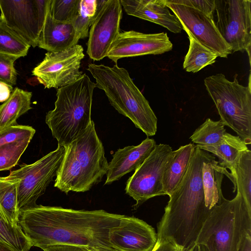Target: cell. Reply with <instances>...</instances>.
Listing matches in <instances>:
<instances>
[{"instance_id": "cell-1", "label": "cell", "mask_w": 251, "mask_h": 251, "mask_svg": "<svg viewBox=\"0 0 251 251\" xmlns=\"http://www.w3.org/2000/svg\"><path fill=\"white\" fill-rule=\"evenodd\" d=\"M125 215L103 210H84L37 205L19 213L18 225L32 246L68 244L112 247L109 231Z\"/></svg>"}, {"instance_id": "cell-2", "label": "cell", "mask_w": 251, "mask_h": 251, "mask_svg": "<svg viewBox=\"0 0 251 251\" xmlns=\"http://www.w3.org/2000/svg\"><path fill=\"white\" fill-rule=\"evenodd\" d=\"M210 153L196 146L181 182L170 195L157 225V241H170L184 251H194L195 242L210 210L205 206L201 169Z\"/></svg>"}, {"instance_id": "cell-3", "label": "cell", "mask_w": 251, "mask_h": 251, "mask_svg": "<svg viewBox=\"0 0 251 251\" xmlns=\"http://www.w3.org/2000/svg\"><path fill=\"white\" fill-rule=\"evenodd\" d=\"M54 186L67 194L84 192L100 182L108 163L92 121L79 136L65 146Z\"/></svg>"}, {"instance_id": "cell-4", "label": "cell", "mask_w": 251, "mask_h": 251, "mask_svg": "<svg viewBox=\"0 0 251 251\" xmlns=\"http://www.w3.org/2000/svg\"><path fill=\"white\" fill-rule=\"evenodd\" d=\"M251 237V207L237 191L212 207L195 242L194 251H242Z\"/></svg>"}, {"instance_id": "cell-5", "label": "cell", "mask_w": 251, "mask_h": 251, "mask_svg": "<svg viewBox=\"0 0 251 251\" xmlns=\"http://www.w3.org/2000/svg\"><path fill=\"white\" fill-rule=\"evenodd\" d=\"M88 70L96 80V87L104 91L120 114L128 118L148 137L156 134L157 118L126 69L117 64L110 67L91 63Z\"/></svg>"}, {"instance_id": "cell-6", "label": "cell", "mask_w": 251, "mask_h": 251, "mask_svg": "<svg viewBox=\"0 0 251 251\" xmlns=\"http://www.w3.org/2000/svg\"><path fill=\"white\" fill-rule=\"evenodd\" d=\"M96 85L86 74L74 82L57 89L54 108L45 121L58 145H68L89 126L93 94Z\"/></svg>"}, {"instance_id": "cell-7", "label": "cell", "mask_w": 251, "mask_h": 251, "mask_svg": "<svg viewBox=\"0 0 251 251\" xmlns=\"http://www.w3.org/2000/svg\"><path fill=\"white\" fill-rule=\"evenodd\" d=\"M204 84L226 126L233 129L247 145L251 143V90L239 83L236 76L232 81L224 75L206 77Z\"/></svg>"}, {"instance_id": "cell-8", "label": "cell", "mask_w": 251, "mask_h": 251, "mask_svg": "<svg viewBox=\"0 0 251 251\" xmlns=\"http://www.w3.org/2000/svg\"><path fill=\"white\" fill-rule=\"evenodd\" d=\"M65 148H57L36 162L23 164L12 171L5 178L18 180L17 207L20 212L35 207L37 199L44 194L47 188L56 176L63 160Z\"/></svg>"}, {"instance_id": "cell-9", "label": "cell", "mask_w": 251, "mask_h": 251, "mask_svg": "<svg viewBox=\"0 0 251 251\" xmlns=\"http://www.w3.org/2000/svg\"><path fill=\"white\" fill-rule=\"evenodd\" d=\"M213 19L232 52L246 51L250 62L251 0H215Z\"/></svg>"}, {"instance_id": "cell-10", "label": "cell", "mask_w": 251, "mask_h": 251, "mask_svg": "<svg viewBox=\"0 0 251 251\" xmlns=\"http://www.w3.org/2000/svg\"><path fill=\"white\" fill-rule=\"evenodd\" d=\"M50 0H0V18L33 48L38 46Z\"/></svg>"}, {"instance_id": "cell-11", "label": "cell", "mask_w": 251, "mask_h": 251, "mask_svg": "<svg viewBox=\"0 0 251 251\" xmlns=\"http://www.w3.org/2000/svg\"><path fill=\"white\" fill-rule=\"evenodd\" d=\"M172 151L169 145L156 144L149 156L127 180L126 193L136 201L135 209L150 199L165 195L162 177Z\"/></svg>"}, {"instance_id": "cell-12", "label": "cell", "mask_w": 251, "mask_h": 251, "mask_svg": "<svg viewBox=\"0 0 251 251\" xmlns=\"http://www.w3.org/2000/svg\"><path fill=\"white\" fill-rule=\"evenodd\" d=\"M84 57L83 48L76 45L61 52H48L32 72L45 88H59L70 84L82 75L80 71Z\"/></svg>"}, {"instance_id": "cell-13", "label": "cell", "mask_w": 251, "mask_h": 251, "mask_svg": "<svg viewBox=\"0 0 251 251\" xmlns=\"http://www.w3.org/2000/svg\"><path fill=\"white\" fill-rule=\"evenodd\" d=\"M167 6L176 16L183 29L218 56L227 58L232 53L231 47L221 35L213 19L204 14L176 2L165 0Z\"/></svg>"}, {"instance_id": "cell-14", "label": "cell", "mask_w": 251, "mask_h": 251, "mask_svg": "<svg viewBox=\"0 0 251 251\" xmlns=\"http://www.w3.org/2000/svg\"><path fill=\"white\" fill-rule=\"evenodd\" d=\"M122 8L120 0H105L89 32L87 53L94 61L107 57L120 33Z\"/></svg>"}, {"instance_id": "cell-15", "label": "cell", "mask_w": 251, "mask_h": 251, "mask_svg": "<svg viewBox=\"0 0 251 251\" xmlns=\"http://www.w3.org/2000/svg\"><path fill=\"white\" fill-rule=\"evenodd\" d=\"M173 44L167 33L147 34L134 30L120 32L107 57L117 64L125 57L160 54L171 50Z\"/></svg>"}, {"instance_id": "cell-16", "label": "cell", "mask_w": 251, "mask_h": 251, "mask_svg": "<svg viewBox=\"0 0 251 251\" xmlns=\"http://www.w3.org/2000/svg\"><path fill=\"white\" fill-rule=\"evenodd\" d=\"M109 242L121 251H151L157 241L154 229L144 221L125 215L109 231Z\"/></svg>"}, {"instance_id": "cell-17", "label": "cell", "mask_w": 251, "mask_h": 251, "mask_svg": "<svg viewBox=\"0 0 251 251\" xmlns=\"http://www.w3.org/2000/svg\"><path fill=\"white\" fill-rule=\"evenodd\" d=\"M156 145L153 139L147 137L137 146L118 149L108 163L104 185L119 180L126 174L135 171L149 156Z\"/></svg>"}, {"instance_id": "cell-18", "label": "cell", "mask_w": 251, "mask_h": 251, "mask_svg": "<svg viewBox=\"0 0 251 251\" xmlns=\"http://www.w3.org/2000/svg\"><path fill=\"white\" fill-rule=\"evenodd\" d=\"M126 13L159 25L170 31L180 33L182 26L171 13L165 0H120Z\"/></svg>"}, {"instance_id": "cell-19", "label": "cell", "mask_w": 251, "mask_h": 251, "mask_svg": "<svg viewBox=\"0 0 251 251\" xmlns=\"http://www.w3.org/2000/svg\"><path fill=\"white\" fill-rule=\"evenodd\" d=\"M81 39L72 23L57 21L50 15L49 9L41 32L38 47L48 52H58L77 45Z\"/></svg>"}, {"instance_id": "cell-20", "label": "cell", "mask_w": 251, "mask_h": 251, "mask_svg": "<svg viewBox=\"0 0 251 251\" xmlns=\"http://www.w3.org/2000/svg\"><path fill=\"white\" fill-rule=\"evenodd\" d=\"M214 155L210 154L202 164L201 177L206 207L209 210L225 198L222 191L224 175L233 182L226 169L218 165Z\"/></svg>"}, {"instance_id": "cell-21", "label": "cell", "mask_w": 251, "mask_h": 251, "mask_svg": "<svg viewBox=\"0 0 251 251\" xmlns=\"http://www.w3.org/2000/svg\"><path fill=\"white\" fill-rule=\"evenodd\" d=\"M196 146L190 143L172 151L162 177L163 191L170 196L178 187L189 167Z\"/></svg>"}, {"instance_id": "cell-22", "label": "cell", "mask_w": 251, "mask_h": 251, "mask_svg": "<svg viewBox=\"0 0 251 251\" xmlns=\"http://www.w3.org/2000/svg\"><path fill=\"white\" fill-rule=\"evenodd\" d=\"M32 92L16 87L0 105V130L17 125V120L32 109Z\"/></svg>"}, {"instance_id": "cell-23", "label": "cell", "mask_w": 251, "mask_h": 251, "mask_svg": "<svg viewBox=\"0 0 251 251\" xmlns=\"http://www.w3.org/2000/svg\"><path fill=\"white\" fill-rule=\"evenodd\" d=\"M233 178V192L239 191L251 207V151H241L229 168Z\"/></svg>"}, {"instance_id": "cell-24", "label": "cell", "mask_w": 251, "mask_h": 251, "mask_svg": "<svg viewBox=\"0 0 251 251\" xmlns=\"http://www.w3.org/2000/svg\"><path fill=\"white\" fill-rule=\"evenodd\" d=\"M196 146L216 155L219 159V165L228 169L232 166L240 153L248 149L247 145L239 136L232 135L223 142L217 145Z\"/></svg>"}, {"instance_id": "cell-25", "label": "cell", "mask_w": 251, "mask_h": 251, "mask_svg": "<svg viewBox=\"0 0 251 251\" xmlns=\"http://www.w3.org/2000/svg\"><path fill=\"white\" fill-rule=\"evenodd\" d=\"M189 47L183 63V68L187 72L197 73L209 65L213 64L218 55L210 49L200 43L188 34Z\"/></svg>"}, {"instance_id": "cell-26", "label": "cell", "mask_w": 251, "mask_h": 251, "mask_svg": "<svg viewBox=\"0 0 251 251\" xmlns=\"http://www.w3.org/2000/svg\"><path fill=\"white\" fill-rule=\"evenodd\" d=\"M225 125L220 120L207 118L193 133L190 139L197 145L211 146L221 143L232 135L226 132Z\"/></svg>"}, {"instance_id": "cell-27", "label": "cell", "mask_w": 251, "mask_h": 251, "mask_svg": "<svg viewBox=\"0 0 251 251\" xmlns=\"http://www.w3.org/2000/svg\"><path fill=\"white\" fill-rule=\"evenodd\" d=\"M19 181L0 177V211L13 224H18L19 211L17 207V187Z\"/></svg>"}, {"instance_id": "cell-28", "label": "cell", "mask_w": 251, "mask_h": 251, "mask_svg": "<svg viewBox=\"0 0 251 251\" xmlns=\"http://www.w3.org/2000/svg\"><path fill=\"white\" fill-rule=\"evenodd\" d=\"M30 46L0 18V53L20 58L26 56Z\"/></svg>"}, {"instance_id": "cell-29", "label": "cell", "mask_w": 251, "mask_h": 251, "mask_svg": "<svg viewBox=\"0 0 251 251\" xmlns=\"http://www.w3.org/2000/svg\"><path fill=\"white\" fill-rule=\"evenodd\" d=\"M105 0H80L78 13L72 22L81 39L89 35V29Z\"/></svg>"}, {"instance_id": "cell-30", "label": "cell", "mask_w": 251, "mask_h": 251, "mask_svg": "<svg viewBox=\"0 0 251 251\" xmlns=\"http://www.w3.org/2000/svg\"><path fill=\"white\" fill-rule=\"evenodd\" d=\"M0 241L17 251H29L32 247L20 226L8 221L0 211Z\"/></svg>"}, {"instance_id": "cell-31", "label": "cell", "mask_w": 251, "mask_h": 251, "mask_svg": "<svg viewBox=\"0 0 251 251\" xmlns=\"http://www.w3.org/2000/svg\"><path fill=\"white\" fill-rule=\"evenodd\" d=\"M31 139H26L0 147V171L8 170L16 166Z\"/></svg>"}, {"instance_id": "cell-32", "label": "cell", "mask_w": 251, "mask_h": 251, "mask_svg": "<svg viewBox=\"0 0 251 251\" xmlns=\"http://www.w3.org/2000/svg\"><path fill=\"white\" fill-rule=\"evenodd\" d=\"M80 0H50L49 11L55 20L72 23L76 17Z\"/></svg>"}, {"instance_id": "cell-33", "label": "cell", "mask_w": 251, "mask_h": 251, "mask_svg": "<svg viewBox=\"0 0 251 251\" xmlns=\"http://www.w3.org/2000/svg\"><path fill=\"white\" fill-rule=\"evenodd\" d=\"M35 129L28 126L16 125L0 130V147L19 141L32 139Z\"/></svg>"}, {"instance_id": "cell-34", "label": "cell", "mask_w": 251, "mask_h": 251, "mask_svg": "<svg viewBox=\"0 0 251 251\" xmlns=\"http://www.w3.org/2000/svg\"><path fill=\"white\" fill-rule=\"evenodd\" d=\"M18 58L0 53V81L13 86L17 82L14 62Z\"/></svg>"}, {"instance_id": "cell-35", "label": "cell", "mask_w": 251, "mask_h": 251, "mask_svg": "<svg viewBox=\"0 0 251 251\" xmlns=\"http://www.w3.org/2000/svg\"><path fill=\"white\" fill-rule=\"evenodd\" d=\"M176 2L197 10L213 19L215 0H176Z\"/></svg>"}, {"instance_id": "cell-36", "label": "cell", "mask_w": 251, "mask_h": 251, "mask_svg": "<svg viewBox=\"0 0 251 251\" xmlns=\"http://www.w3.org/2000/svg\"><path fill=\"white\" fill-rule=\"evenodd\" d=\"M43 250L44 251H89L88 248L86 247L68 244L50 245L46 247Z\"/></svg>"}, {"instance_id": "cell-37", "label": "cell", "mask_w": 251, "mask_h": 251, "mask_svg": "<svg viewBox=\"0 0 251 251\" xmlns=\"http://www.w3.org/2000/svg\"><path fill=\"white\" fill-rule=\"evenodd\" d=\"M176 245L172 242H158L151 251H175Z\"/></svg>"}, {"instance_id": "cell-38", "label": "cell", "mask_w": 251, "mask_h": 251, "mask_svg": "<svg viewBox=\"0 0 251 251\" xmlns=\"http://www.w3.org/2000/svg\"><path fill=\"white\" fill-rule=\"evenodd\" d=\"M13 90V87L0 81V102L5 101Z\"/></svg>"}, {"instance_id": "cell-39", "label": "cell", "mask_w": 251, "mask_h": 251, "mask_svg": "<svg viewBox=\"0 0 251 251\" xmlns=\"http://www.w3.org/2000/svg\"><path fill=\"white\" fill-rule=\"evenodd\" d=\"M88 248L89 251H121L112 247L100 246Z\"/></svg>"}, {"instance_id": "cell-40", "label": "cell", "mask_w": 251, "mask_h": 251, "mask_svg": "<svg viewBox=\"0 0 251 251\" xmlns=\"http://www.w3.org/2000/svg\"><path fill=\"white\" fill-rule=\"evenodd\" d=\"M0 251H17L10 246L0 241Z\"/></svg>"}, {"instance_id": "cell-41", "label": "cell", "mask_w": 251, "mask_h": 251, "mask_svg": "<svg viewBox=\"0 0 251 251\" xmlns=\"http://www.w3.org/2000/svg\"><path fill=\"white\" fill-rule=\"evenodd\" d=\"M242 251H251V237L247 239Z\"/></svg>"}, {"instance_id": "cell-42", "label": "cell", "mask_w": 251, "mask_h": 251, "mask_svg": "<svg viewBox=\"0 0 251 251\" xmlns=\"http://www.w3.org/2000/svg\"><path fill=\"white\" fill-rule=\"evenodd\" d=\"M175 251H184L182 247L176 245Z\"/></svg>"}]
</instances>
